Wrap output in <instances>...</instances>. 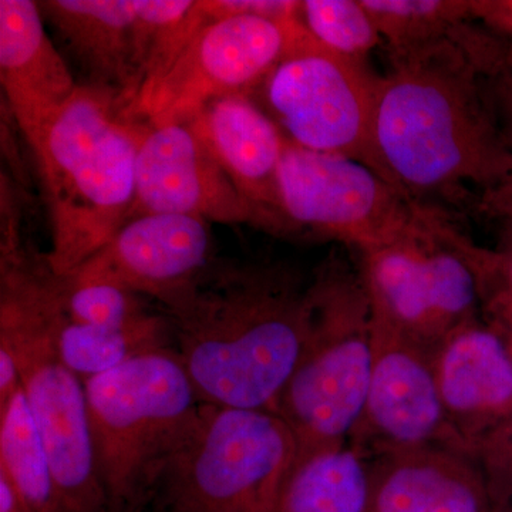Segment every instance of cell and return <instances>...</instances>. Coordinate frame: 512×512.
I'll return each mask as SVG.
<instances>
[{
  "label": "cell",
  "mask_w": 512,
  "mask_h": 512,
  "mask_svg": "<svg viewBox=\"0 0 512 512\" xmlns=\"http://www.w3.org/2000/svg\"><path fill=\"white\" fill-rule=\"evenodd\" d=\"M474 204L485 217L512 222V174L504 183L477 194Z\"/></svg>",
  "instance_id": "obj_32"
},
{
  "label": "cell",
  "mask_w": 512,
  "mask_h": 512,
  "mask_svg": "<svg viewBox=\"0 0 512 512\" xmlns=\"http://www.w3.org/2000/svg\"><path fill=\"white\" fill-rule=\"evenodd\" d=\"M0 512H35L25 495L10 480L5 471L0 470Z\"/></svg>",
  "instance_id": "obj_34"
},
{
  "label": "cell",
  "mask_w": 512,
  "mask_h": 512,
  "mask_svg": "<svg viewBox=\"0 0 512 512\" xmlns=\"http://www.w3.org/2000/svg\"><path fill=\"white\" fill-rule=\"evenodd\" d=\"M39 9L89 73V84L114 90L128 106L137 93L134 0H46Z\"/></svg>",
  "instance_id": "obj_19"
},
{
  "label": "cell",
  "mask_w": 512,
  "mask_h": 512,
  "mask_svg": "<svg viewBox=\"0 0 512 512\" xmlns=\"http://www.w3.org/2000/svg\"><path fill=\"white\" fill-rule=\"evenodd\" d=\"M490 323H493L494 326H497V328L500 329V332L503 333L505 343H507L508 352H510L512 359V319L505 320V322Z\"/></svg>",
  "instance_id": "obj_35"
},
{
  "label": "cell",
  "mask_w": 512,
  "mask_h": 512,
  "mask_svg": "<svg viewBox=\"0 0 512 512\" xmlns=\"http://www.w3.org/2000/svg\"><path fill=\"white\" fill-rule=\"evenodd\" d=\"M57 343L63 362L84 383L137 357L173 349L174 329L167 313L130 328H99L72 322L63 308Z\"/></svg>",
  "instance_id": "obj_20"
},
{
  "label": "cell",
  "mask_w": 512,
  "mask_h": 512,
  "mask_svg": "<svg viewBox=\"0 0 512 512\" xmlns=\"http://www.w3.org/2000/svg\"><path fill=\"white\" fill-rule=\"evenodd\" d=\"M207 221L185 215H143L117 234L72 275V286L113 285L165 305L210 264Z\"/></svg>",
  "instance_id": "obj_14"
},
{
  "label": "cell",
  "mask_w": 512,
  "mask_h": 512,
  "mask_svg": "<svg viewBox=\"0 0 512 512\" xmlns=\"http://www.w3.org/2000/svg\"><path fill=\"white\" fill-rule=\"evenodd\" d=\"M134 12L138 93L167 70L210 18L201 2L192 0H134Z\"/></svg>",
  "instance_id": "obj_23"
},
{
  "label": "cell",
  "mask_w": 512,
  "mask_h": 512,
  "mask_svg": "<svg viewBox=\"0 0 512 512\" xmlns=\"http://www.w3.org/2000/svg\"><path fill=\"white\" fill-rule=\"evenodd\" d=\"M367 512H494L480 467L446 447L400 451L367 461Z\"/></svg>",
  "instance_id": "obj_18"
},
{
  "label": "cell",
  "mask_w": 512,
  "mask_h": 512,
  "mask_svg": "<svg viewBox=\"0 0 512 512\" xmlns=\"http://www.w3.org/2000/svg\"><path fill=\"white\" fill-rule=\"evenodd\" d=\"M84 392L107 512H141L198 419L190 376L165 349L92 377Z\"/></svg>",
  "instance_id": "obj_6"
},
{
  "label": "cell",
  "mask_w": 512,
  "mask_h": 512,
  "mask_svg": "<svg viewBox=\"0 0 512 512\" xmlns=\"http://www.w3.org/2000/svg\"><path fill=\"white\" fill-rule=\"evenodd\" d=\"M494 512H511L510 507L508 505H500V507H495Z\"/></svg>",
  "instance_id": "obj_36"
},
{
  "label": "cell",
  "mask_w": 512,
  "mask_h": 512,
  "mask_svg": "<svg viewBox=\"0 0 512 512\" xmlns=\"http://www.w3.org/2000/svg\"><path fill=\"white\" fill-rule=\"evenodd\" d=\"M474 262L485 318L494 323L512 319V222H507L503 245L495 251L476 247Z\"/></svg>",
  "instance_id": "obj_27"
},
{
  "label": "cell",
  "mask_w": 512,
  "mask_h": 512,
  "mask_svg": "<svg viewBox=\"0 0 512 512\" xmlns=\"http://www.w3.org/2000/svg\"><path fill=\"white\" fill-rule=\"evenodd\" d=\"M377 76L320 46L299 25L264 82L275 123L296 146L352 158L377 173L372 120Z\"/></svg>",
  "instance_id": "obj_10"
},
{
  "label": "cell",
  "mask_w": 512,
  "mask_h": 512,
  "mask_svg": "<svg viewBox=\"0 0 512 512\" xmlns=\"http://www.w3.org/2000/svg\"><path fill=\"white\" fill-rule=\"evenodd\" d=\"M296 456L295 436L275 412L201 403L151 501L160 512H275Z\"/></svg>",
  "instance_id": "obj_7"
},
{
  "label": "cell",
  "mask_w": 512,
  "mask_h": 512,
  "mask_svg": "<svg viewBox=\"0 0 512 512\" xmlns=\"http://www.w3.org/2000/svg\"><path fill=\"white\" fill-rule=\"evenodd\" d=\"M301 20L261 16L208 19L170 66L128 103L150 126L191 119L210 101L264 83L291 45Z\"/></svg>",
  "instance_id": "obj_11"
},
{
  "label": "cell",
  "mask_w": 512,
  "mask_h": 512,
  "mask_svg": "<svg viewBox=\"0 0 512 512\" xmlns=\"http://www.w3.org/2000/svg\"><path fill=\"white\" fill-rule=\"evenodd\" d=\"M0 346L18 363L22 390L56 484L57 512H107L84 383L60 355L62 278L26 245L19 217L0 224Z\"/></svg>",
  "instance_id": "obj_3"
},
{
  "label": "cell",
  "mask_w": 512,
  "mask_h": 512,
  "mask_svg": "<svg viewBox=\"0 0 512 512\" xmlns=\"http://www.w3.org/2000/svg\"><path fill=\"white\" fill-rule=\"evenodd\" d=\"M114 90L84 84L33 144L49 212L50 268L67 278L128 221L146 121Z\"/></svg>",
  "instance_id": "obj_4"
},
{
  "label": "cell",
  "mask_w": 512,
  "mask_h": 512,
  "mask_svg": "<svg viewBox=\"0 0 512 512\" xmlns=\"http://www.w3.org/2000/svg\"><path fill=\"white\" fill-rule=\"evenodd\" d=\"M309 281L286 262L212 258L165 303L201 403L275 412L305 345Z\"/></svg>",
  "instance_id": "obj_2"
},
{
  "label": "cell",
  "mask_w": 512,
  "mask_h": 512,
  "mask_svg": "<svg viewBox=\"0 0 512 512\" xmlns=\"http://www.w3.org/2000/svg\"><path fill=\"white\" fill-rule=\"evenodd\" d=\"M387 53L409 52L456 33L473 19V0H362Z\"/></svg>",
  "instance_id": "obj_24"
},
{
  "label": "cell",
  "mask_w": 512,
  "mask_h": 512,
  "mask_svg": "<svg viewBox=\"0 0 512 512\" xmlns=\"http://www.w3.org/2000/svg\"><path fill=\"white\" fill-rule=\"evenodd\" d=\"M279 197L292 231L311 229L362 252L421 234L439 208L414 201L372 168L286 141Z\"/></svg>",
  "instance_id": "obj_9"
},
{
  "label": "cell",
  "mask_w": 512,
  "mask_h": 512,
  "mask_svg": "<svg viewBox=\"0 0 512 512\" xmlns=\"http://www.w3.org/2000/svg\"><path fill=\"white\" fill-rule=\"evenodd\" d=\"M434 375L451 430L473 456L485 434L512 416V359L493 323L456 330L433 353Z\"/></svg>",
  "instance_id": "obj_15"
},
{
  "label": "cell",
  "mask_w": 512,
  "mask_h": 512,
  "mask_svg": "<svg viewBox=\"0 0 512 512\" xmlns=\"http://www.w3.org/2000/svg\"><path fill=\"white\" fill-rule=\"evenodd\" d=\"M507 40L470 23L431 45L389 55L377 76L372 147L377 173L414 201L463 202L512 174L487 74Z\"/></svg>",
  "instance_id": "obj_1"
},
{
  "label": "cell",
  "mask_w": 512,
  "mask_h": 512,
  "mask_svg": "<svg viewBox=\"0 0 512 512\" xmlns=\"http://www.w3.org/2000/svg\"><path fill=\"white\" fill-rule=\"evenodd\" d=\"M473 19L512 43V0H473Z\"/></svg>",
  "instance_id": "obj_31"
},
{
  "label": "cell",
  "mask_w": 512,
  "mask_h": 512,
  "mask_svg": "<svg viewBox=\"0 0 512 512\" xmlns=\"http://www.w3.org/2000/svg\"><path fill=\"white\" fill-rule=\"evenodd\" d=\"M473 457L490 490L494 507L512 501V416L485 434L473 448Z\"/></svg>",
  "instance_id": "obj_28"
},
{
  "label": "cell",
  "mask_w": 512,
  "mask_h": 512,
  "mask_svg": "<svg viewBox=\"0 0 512 512\" xmlns=\"http://www.w3.org/2000/svg\"><path fill=\"white\" fill-rule=\"evenodd\" d=\"M0 82L30 147L79 87L47 35L39 3L0 0Z\"/></svg>",
  "instance_id": "obj_17"
},
{
  "label": "cell",
  "mask_w": 512,
  "mask_h": 512,
  "mask_svg": "<svg viewBox=\"0 0 512 512\" xmlns=\"http://www.w3.org/2000/svg\"><path fill=\"white\" fill-rule=\"evenodd\" d=\"M308 332L275 413L295 436L296 464L348 446L365 409L375 323L359 266L339 252L323 259L308 288Z\"/></svg>",
  "instance_id": "obj_5"
},
{
  "label": "cell",
  "mask_w": 512,
  "mask_h": 512,
  "mask_svg": "<svg viewBox=\"0 0 512 512\" xmlns=\"http://www.w3.org/2000/svg\"><path fill=\"white\" fill-rule=\"evenodd\" d=\"M369 466L346 446L293 467L275 512H367Z\"/></svg>",
  "instance_id": "obj_21"
},
{
  "label": "cell",
  "mask_w": 512,
  "mask_h": 512,
  "mask_svg": "<svg viewBox=\"0 0 512 512\" xmlns=\"http://www.w3.org/2000/svg\"><path fill=\"white\" fill-rule=\"evenodd\" d=\"M0 470L35 512H57L52 464L22 389L0 406Z\"/></svg>",
  "instance_id": "obj_22"
},
{
  "label": "cell",
  "mask_w": 512,
  "mask_h": 512,
  "mask_svg": "<svg viewBox=\"0 0 512 512\" xmlns=\"http://www.w3.org/2000/svg\"><path fill=\"white\" fill-rule=\"evenodd\" d=\"M154 214L258 227L248 202L191 120L148 124L141 140L128 221Z\"/></svg>",
  "instance_id": "obj_13"
},
{
  "label": "cell",
  "mask_w": 512,
  "mask_h": 512,
  "mask_svg": "<svg viewBox=\"0 0 512 512\" xmlns=\"http://www.w3.org/2000/svg\"><path fill=\"white\" fill-rule=\"evenodd\" d=\"M20 389L22 380L15 356L9 349L0 346V406H5Z\"/></svg>",
  "instance_id": "obj_33"
},
{
  "label": "cell",
  "mask_w": 512,
  "mask_h": 512,
  "mask_svg": "<svg viewBox=\"0 0 512 512\" xmlns=\"http://www.w3.org/2000/svg\"><path fill=\"white\" fill-rule=\"evenodd\" d=\"M201 6L210 19L249 15L285 22V20L299 18L301 2H293V0H205V2H201Z\"/></svg>",
  "instance_id": "obj_29"
},
{
  "label": "cell",
  "mask_w": 512,
  "mask_h": 512,
  "mask_svg": "<svg viewBox=\"0 0 512 512\" xmlns=\"http://www.w3.org/2000/svg\"><path fill=\"white\" fill-rule=\"evenodd\" d=\"M299 20L320 46L352 62L366 64L369 53L383 45L362 0H305Z\"/></svg>",
  "instance_id": "obj_25"
},
{
  "label": "cell",
  "mask_w": 512,
  "mask_h": 512,
  "mask_svg": "<svg viewBox=\"0 0 512 512\" xmlns=\"http://www.w3.org/2000/svg\"><path fill=\"white\" fill-rule=\"evenodd\" d=\"M63 308L67 319L99 328H130L146 322L156 311L141 295L113 285L72 286L62 278Z\"/></svg>",
  "instance_id": "obj_26"
},
{
  "label": "cell",
  "mask_w": 512,
  "mask_h": 512,
  "mask_svg": "<svg viewBox=\"0 0 512 512\" xmlns=\"http://www.w3.org/2000/svg\"><path fill=\"white\" fill-rule=\"evenodd\" d=\"M349 446L366 461L423 447H446L471 456L448 424L433 353L376 323L365 409Z\"/></svg>",
  "instance_id": "obj_12"
},
{
  "label": "cell",
  "mask_w": 512,
  "mask_h": 512,
  "mask_svg": "<svg viewBox=\"0 0 512 512\" xmlns=\"http://www.w3.org/2000/svg\"><path fill=\"white\" fill-rule=\"evenodd\" d=\"M487 87L498 126L512 150V43L508 40L503 55L487 74Z\"/></svg>",
  "instance_id": "obj_30"
},
{
  "label": "cell",
  "mask_w": 512,
  "mask_h": 512,
  "mask_svg": "<svg viewBox=\"0 0 512 512\" xmlns=\"http://www.w3.org/2000/svg\"><path fill=\"white\" fill-rule=\"evenodd\" d=\"M188 120L248 202L258 227L292 232L279 197V170L288 138L275 120L247 94L212 100Z\"/></svg>",
  "instance_id": "obj_16"
},
{
  "label": "cell",
  "mask_w": 512,
  "mask_h": 512,
  "mask_svg": "<svg viewBox=\"0 0 512 512\" xmlns=\"http://www.w3.org/2000/svg\"><path fill=\"white\" fill-rule=\"evenodd\" d=\"M447 217L440 212L421 234L360 254L376 325L431 353L483 311L474 244Z\"/></svg>",
  "instance_id": "obj_8"
}]
</instances>
